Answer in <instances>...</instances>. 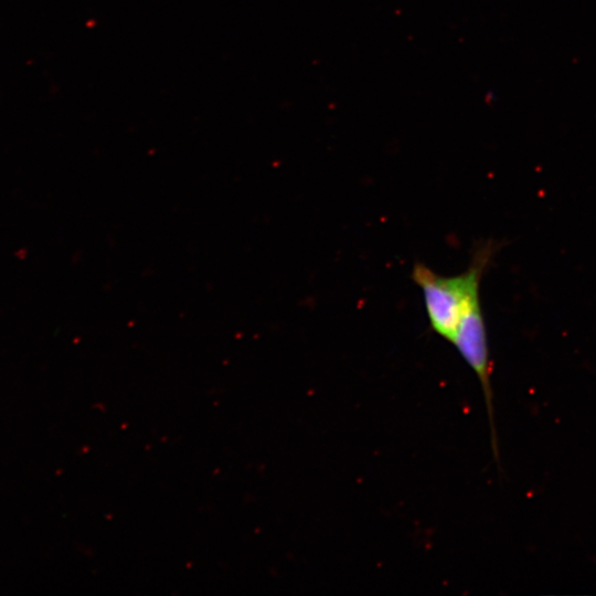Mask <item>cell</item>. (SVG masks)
<instances>
[{
    "mask_svg": "<svg viewBox=\"0 0 596 596\" xmlns=\"http://www.w3.org/2000/svg\"><path fill=\"white\" fill-rule=\"evenodd\" d=\"M494 253L492 243L480 246L468 268L455 276H441L423 263H415L412 280L421 288L430 329L453 342L466 312L480 301V281Z\"/></svg>",
    "mask_w": 596,
    "mask_h": 596,
    "instance_id": "cell-1",
    "label": "cell"
},
{
    "mask_svg": "<svg viewBox=\"0 0 596 596\" xmlns=\"http://www.w3.org/2000/svg\"><path fill=\"white\" fill-rule=\"evenodd\" d=\"M451 343L480 381L490 422L492 450L498 459L491 389V363L480 301L476 302L462 317Z\"/></svg>",
    "mask_w": 596,
    "mask_h": 596,
    "instance_id": "cell-2",
    "label": "cell"
}]
</instances>
